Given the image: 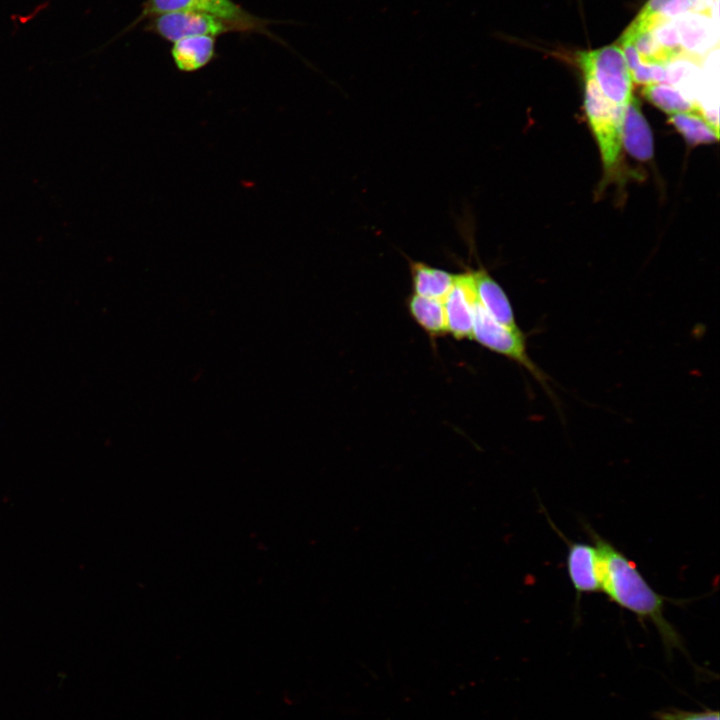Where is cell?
<instances>
[{
  "label": "cell",
  "instance_id": "6da1fadb",
  "mask_svg": "<svg viewBox=\"0 0 720 720\" xmlns=\"http://www.w3.org/2000/svg\"><path fill=\"white\" fill-rule=\"evenodd\" d=\"M583 528L596 546L601 566V592L617 606L634 614L642 623L650 622L658 631L667 653L684 650L680 634L665 615V602L643 577L636 564L591 525Z\"/></svg>",
  "mask_w": 720,
  "mask_h": 720
},
{
  "label": "cell",
  "instance_id": "7a4b0ae2",
  "mask_svg": "<svg viewBox=\"0 0 720 720\" xmlns=\"http://www.w3.org/2000/svg\"><path fill=\"white\" fill-rule=\"evenodd\" d=\"M193 11L219 17L238 25L243 33H258L278 40L268 29L272 20L261 18L244 9L233 0H146L140 14L123 31H130L142 21L156 15L176 12Z\"/></svg>",
  "mask_w": 720,
  "mask_h": 720
},
{
  "label": "cell",
  "instance_id": "3957f363",
  "mask_svg": "<svg viewBox=\"0 0 720 720\" xmlns=\"http://www.w3.org/2000/svg\"><path fill=\"white\" fill-rule=\"evenodd\" d=\"M584 78L591 79L604 97L626 106L632 95V76L619 45L613 44L578 53Z\"/></svg>",
  "mask_w": 720,
  "mask_h": 720
},
{
  "label": "cell",
  "instance_id": "277c9868",
  "mask_svg": "<svg viewBox=\"0 0 720 720\" xmlns=\"http://www.w3.org/2000/svg\"><path fill=\"white\" fill-rule=\"evenodd\" d=\"M472 339L521 365L549 391L546 375L528 355L526 336L520 329L508 328L493 319L477 299L474 304Z\"/></svg>",
  "mask_w": 720,
  "mask_h": 720
},
{
  "label": "cell",
  "instance_id": "5b68a950",
  "mask_svg": "<svg viewBox=\"0 0 720 720\" xmlns=\"http://www.w3.org/2000/svg\"><path fill=\"white\" fill-rule=\"evenodd\" d=\"M584 107L598 143L606 170L618 161L622 141V123L626 106L615 104L602 95L595 83L585 78Z\"/></svg>",
  "mask_w": 720,
  "mask_h": 720
},
{
  "label": "cell",
  "instance_id": "8992f818",
  "mask_svg": "<svg viewBox=\"0 0 720 720\" xmlns=\"http://www.w3.org/2000/svg\"><path fill=\"white\" fill-rule=\"evenodd\" d=\"M145 30L172 43L189 36L217 37L226 33H243L242 29L233 22L193 11H176L153 16L147 19Z\"/></svg>",
  "mask_w": 720,
  "mask_h": 720
},
{
  "label": "cell",
  "instance_id": "52a82bcc",
  "mask_svg": "<svg viewBox=\"0 0 720 720\" xmlns=\"http://www.w3.org/2000/svg\"><path fill=\"white\" fill-rule=\"evenodd\" d=\"M544 513L550 523V526L566 543L567 572L576 594L577 603L580 602V599L584 594L601 592V566L596 546L592 542L584 543L567 538L566 535L551 521L547 512L545 511Z\"/></svg>",
  "mask_w": 720,
  "mask_h": 720
},
{
  "label": "cell",
  "instance_id": "ba28073f",
  "mask_svg": "<svg viewBox=\"0 0 720 720\" xmlns=\"http://www.w3.org/2000/svg\"><path fill=\"white\" fill-rule=\"evenodd\" d=\"M475 301L472 271L456 274L454 283L443 301L448 334L453 338L472 339Z\"/></svg>",
  "mask_w": 720,
  "mask_h": 720
},
{
  "label": "cell",
  "instance_id": "9c48e42d",
  "mask_svg": "<svg viewBox=\"0 0 720 720\" xmlns=\"http://www.w3.org/2000/svg\"><path fill=\"white\" fill-rule=\"evenodd\" d=\"M471 271L476 299L480 305L500 324L511 329H519L511 303L502 287L482 267Z\"/></svg>",
  "mask_w": 720,
  "mask_h": 720
},
{
  "label": "cell",
  "instance_id": "30bf717a",
  "mask_svg": "<svg viewBox=\"0 0 720 720\" xmlns=\"http://www.w3.org/2000/svg\"><path fill=\"white\" fill-rule=\"evenodd\" d=\"M621 141L625 150L635 159L647 161L652 158V132L634 97L625 107Z\"/></svg>",
  "mask_w": 720,
  "mask_h": 720
},
{
  "label": "cell",
  "instance_id": "8fae6325",
  "mask_svg": "<svg viewBox=\"0 0 720 720\" xmlns=\"http://www.w3.org/2000/svg\"><path fill=\"white\" fill-rule=\"evenodd\" d=\"M171 57L176 68L185 73L196 72L216 57V37L189 36L172 43Z\"/></svg>",
  "mask_w": 720,
  "mask_h": 720
},
{
  "label": "cell",
  "instance_id": "7c38bea8",
  "mask_svg": "<svg viewBox=\"0 0 720 720\" xmlns=\"http://www.w3.org/2000/svg\"><path fill=\"white\" fill-rule=\"evenodd\" d=\"M409 269L414 294L444 301L456 274L411 259Z\"/></svg>",
  "mask_w": 720,
  "mask_h": 720
},
{
  "label": "cell",
  "instance_id": "4fadbf2b",
  "mask_svg": "<svg viewBox=\"0 0 720 720\" xmlns=\"http://www.w3.org/2000/svg\"><path fill=\"white\" fill-rule=\"evenodd\" d=\"M406 306L412 319L431 339L434 340L448 334L442 301L413 293L407 298Z\"/></svg>",
  "mask_w": 720,
  "mask_h": 720
},
{
  "label": "cell",
  "instance_id": "5bb4252c",
  "mask_svg": "<svg viewBox=\"0 0 720 720\" xmlns=\"http://www.w3.org/2000/svg\"><path fill=\"white\" fill-rule=\"evenodd\" d=\"M669 121L689 144L711 143L719 138L717 123L712 122L701 107L694 111L670 114Z\"/></svg>",
  "mask_w": 720,
  "mask_h": 720
},
{
  "label": "cell",
  "instance_id": "9a60e30c",
  "mask_svg": "<svg viewBox=\"0 0 720 720\" xmlns=\"http://www.w3.org/2000/svg\"><path fill=\"white\" fill-rule=\"evenodd\" d=\"M642 93L652 104L669 115L700 108L699 105L687 101L674 87L665 83L645 85Z\"/></svg>",
  "mask_w": 720,
  "mask_h": 720
},
{
  "label": "cell",
  "instance_id": "2e32d148",
  "mask_svg": "<svg viewBox=\"0 0 720 720\" xmlns=\"http://www.w3.org/2000/svg\"><path fill=\"white\" fill-rule=\"evenodd\" d=\"M662 720H720L718 711L665 713Z\"/></svg>",
  "mask_w": 720,
  "mask_h": 720
}]
</instances>
